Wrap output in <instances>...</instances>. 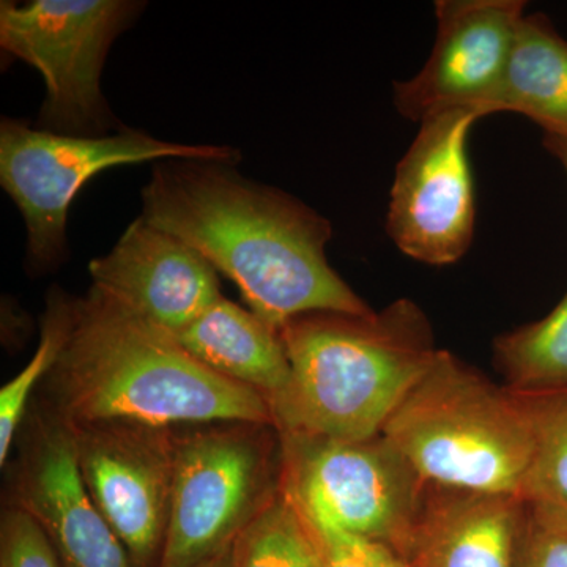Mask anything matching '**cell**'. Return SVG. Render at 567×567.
I'll use <instances>...</instances> for the list:
<instances>
[{"label": "cell", "mask_w": 567, "mask_h": 567, "mask_svg": "<svg viewBox=\"0 0 567 567\" xmlns=\"http://www.w3.org/2000/svg\"><path fill=\"white\" fill-rule=\"evenodd\" d=\"M544 145L561 163L567 174V142L558 140V137L546 136L544 137Z\"/></svg>", "instance_id": "obj_24"}, {"label": "cell", "mask_w": 567, "mask_h": 567, "mask_svg": "<svg viewBox=\"0 0 567 567\" xmlns=\"http://www.w3.org/2000/svg\"><path fill=\"white\" fill-rule=\"evenodd\" d=\"M69 295L55 290L48 298L47 315L41 324L39 349L28 365L0 391V465L9 461L10 450L24 420L33 388L48 375L61 352L69 320Z\"/></svg>", "instance_id": "obj_20"}, {"label": "cell", "mask_w": 567, "mask_h": 567, "mask_svg": "<svg viewBox=\"0 0 567 567\" xmlns=\"http://www.w3.org/2000/svg\"><path fill=\"white\" fill-rule=\"evenodd\" d=\"M0 567H63L39 522L14 505L0 522Z\"/></svg>", "instance_id": "obj_21"}, {"label": "cell", "mask_w": 567, "mask_h": 567, "mask_svg": "<svg viewBox=\"0 0 567 567\" xmlns=\"http://www.w3.org/2000/svg\"><path fill=\"white\" fill-rule=\"evenodd\" d=\"M518 567H567V532H546L529 522Z\"/></svg>", "instance_id": "obj_23"}, {"label": "cell", "mask_w": 567, "mask_h": 567, "mask_svg": "<svg viewBox=\"0 0 567 567\" xmlns=\"http://www.w3.org/2000/svg\"><path fill=\"white\" fill-rule=\"evenodd\" d=\"M70 427L85 487L133 567H159L169 525L177 434L173 429L122 421Z\"/></svg>", "instance_id": "obj_10"}, {"label": "cell", "mask_w": 567, "mask_h": 567, "mask_svg": "<svg viewBox=\"0 0 567 567\" xmlns=\"http://www.w3.org/2000/svg\"><path fill=\"white\" fill-rule=\"evenodd\" d=\"M174 338L205 368L262 394L271 412L289 391L292 369L279 330L224 297Z\"/></svg>", "instance_id": "obj_15"}, {"label": "cell", "mask_w": 567, "mask_h": 567, "mask_svg": "<svg viewBox=\"0 0 567 567\" xmlns=\"http://www.w3.org/2000/svg\"><path fill=\"white\" fill-rule=\"evenodd\" d=\"M483 117L475 107L427 115L398 163L385 227L388 237L410 259L446 267L472 248L476 188L468 136Z\"/></svg>", "instance_id": "obj_9"}, {"label": "cell", "mask_w": 567, "mask_h": 567, "mask_svg": "<svg viewBox=\"0 0 567 567\" xmlns=\"http://www.w3.org/2000/svg\"><path fill=\"white\" fill-rule=\"evenodd\" d=\"M199 567H230V548H227L219 557L213 558L210 561Z\"/></svg>", "instance_id": "obj_25"}, {"label": "cell", "mask_w": 567, "mask_h": 567, "mask_svg": "<svg viewBox=\"0 0 567 567\" xmlns=\"http://www.w3.org/2000/svg\"><path fill=\"white\" fill-rule=\"evenodd\" d=\"M528 532L517 496L427 486L404 557L412 567H518Z\"/></svg>", "instance_id": "obj_14"}, {"label": "cell", "mask_w": 567, "mask_h": 567, "mask_svg": "<svg viewBox=\"0 0 567 567\" xmlns=\"http://www.w3.org/2000/svg\"><path fill=\"white\" fill-rule=\"evenodd\" d=\"M281 487L275 425L221 423L177 434L169 525L159 567L219 557Z\"/></svg>", "instance_id": "obj_5"}, {"label": "cell", "mask_w": 567, "mask_h": 567, "mask_svg": "<svg viewBox=\"0 0 567 567\" xmlns=\"http://www.w3.org/2000/svg\"><path fill=\"white\" fill-rule=\"evenodd\" d=\"M240 152L229 145H185L125 130L106 136L44 132L28 122L0 123V185L28 227V264L33 271L59 267L69 256L66 219L74 197L95 175L153 159H194L234 166Z\"/></svg>", "instance_id": "obj_6"}, {"label": "cell", "mask_w": 567, "mask_h": 567, "mask_svg": "<svg viewBox=\"0 0 567 567\" xmlns=\"http://www.w3.org/2000/svg\"><path fill=\"white\" fill-rule=\"evenodd\" d=\"M279 334L292 382L274 409L276 429L333 440L382 435L440 350L427 317L406 298L368 316L297 317Z\"/></svg>", "instance_id": "obj_3"}, {"label": "cell", "mask_w": 567, "mask_h": 567, "mask_svg": "<svg viewBox=\"0 0 567 567\" xmlns=\"http://www.w3.org/2000/svg\"><path fill=\"white\" fill-rule=\"evenodd\" d=\"M516 112L567 142V40L546 14H525L486 114Z\"/></svg>", "instance_id": "obj_16"}, {"label": "cell", "mask_w": 567, "mask_h": 567, "mask_svg": "<svg viewBox=\"0 0 567 567\" xmlns=\"http://www.w3.org/2000/svg\"><path fill=\"white\" fill-rule=\"evenodd\" d=\"M92 287L171 336L219 298L210 262L174 235L137 218L106 256L89 265Z\"/></svg>", "instance_id": "obj_13"}, {"label": "cell", "mask_w": 567, "mask_h": 567, "mask_svg": "<svg viewBox=\"0 0 567 567\" xmlns=\"http://www.w3.org/2000/svg\"><path fill=\"white\" fill-rule=\"evenodd\" d=\"M383 439L425 486L520 498L533 456L527 410L453 353L431 368L390 417Z\"/></svg>", "instance_id": "obj_4"}, {"label": "cell", "mask_w": 567, "mask_h": 567, "mask_svg": "<svg viewBox=\"0 0 567 567\" xmlns=\"http://www.w3.org/2000/svg\"><path fill=\"white\" fill-rule=\"evenodd\" d=\"M281 436V491L315 528L380 540L404 555L425 484L382 435Z\"/></svg>", "instance_id": "obj_7"}, {"label": "cell", "mask_w": 567, "mask_h": 567, "mask_svg": "<svg viewBox=\"0 0 567 567\" xmlns=\"http://www.w3.org/2000/svg\"><path fill=\"white\" fill-rule=\"evenodd\" d=\"M533 432V456L520 499L533 527L567 532V388L518 393Z\"/></svg>", "instance_id": "obj_17"}, {"label": "cell", "mask_w": 567, "mask_h": 567, "mask_svg": "<svg viewBox=\"0 0 567 567\" xmlns=\"http://www.w3.org/2000/svg\"><path fill=\"white\" fill-rule=\"evenodd\" d=\"M524 0H439L434 48L412 80L394 82L395 111L406 121L486 104L502 82L525 17Z\"/></svg>", "instance_id": "obj_11"}, {"label": "cell", "mask_w": 567, "mask_h": 567, "mask_svg": "<svg viewBox=\"0 0 567 567\" xmlns=\"http://www.w3.org/2000/svg\"><path fill=\"white\" fill-rule=\"evenodd\" d=\"M47 377V410L70 425H275L262 394L205 368L95 287L69 298L65 338Z\"/></svg>", "instance_id": "obj_2"}, {"label": "cell", "mask_w": 567, "mask_h": 567, "mask_svg": "<svg viewBox=\"0 0 567 567\" xmlns=\"http://www.w3.org/2000/svg\"><path fill=\"white\" fill-rule=\"evenodd\" d=\"M142 9L144 3L132 0L0 3V47L44 78L37 128L70 136L122 132L100 80L111 44Z\"/></svg>", "instance_id": "obj_8"}, {"label": "cell", "mask_w": 567, "mask_h": 567, "mask_svg": "<svg viewBox=\"0 0 567 567\" xmlns=\"http://www.w3.org/2000/svg\"><path fill=\"white\" fill-rule=\"evenodd\" d=\"M230 567H323L315 529L281 487L234 540Z\"/></svg>", "instance_id": "obj_19"}, {"label": "cell", "mask_w": 567, "mask_h": 567, "mask_svg": "<svg viewBox=\"0 0 567 567\" xmlns=\"http://www.w3.org/2000/svg\"><path fill=\"white\" fill-rule=\"evenodd\" d=\"M141 218L233 279L254 315L276 330L315 312H372L328 264L330 221L281 189L246 181L233 166L159 163L142 189Z\"/></svg>", "instance_id": "obj_1"}, {"label": "cell", "mask_w": 567, "mask_h": 567, "mask_svg": "<svg viewBox=\"0 0 567 567\" xmlns=\"http://www.w3.org/2000/svg\"><path fill=\"white\" fill-rule=\"evenodd\" d=\"M13 492V505L39 522L63 567H133L85 487L73 431L50 410L28 425Z\"/></svg>", "instance_id": "obj_12"}, {"label": "cell", "mask_w": 567, "mask_h": 567, "mask_svg": "<svg viewBox=\"0 0 567 567\" xmlns=\"http://www.w3.org/2000/svg\"><path fill=\"white\" fill-rule=\"evenodd\" d=\"M496 368L518 393L567 388V292L544 319L498 336Z\"/></svg>", "instance_id": "obj_18"}, {"label": "cell", "mask_w": 567, "mask_h": 567, "mask_svg": "<svg viewBox=\"0 0 567 567\" xmlns=\"http://www.w3.org/2000/svg\"><path fill=\"white\" fill-rule=\"evenodd\" d=\"M312 529L319 540L323 567H412L404 555L380 540L338 529Z\"/></svg>", "instance_id": "obj_22"}]
</instances>
